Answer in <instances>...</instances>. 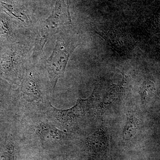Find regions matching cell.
<instances>
[{"label":"cell","instance_id":"cell-1","mask_svg":"<svg viewBox=\"0 0 160 160\" xmlns=\"http://www.w3.org/2000/svg\"><path fill=\"white\" fill-rule=\"evenodd\" d=\"M93 97L92 94L85 99H79L75 106L68 109H57L52 106L56 118L65 125H72L87 113L91 107Z\"/></svg>","mask_w":160,"mask_h":160},{"label":"cell","instance_id":"cell-2","mask_svg":"<svg viewBox=\"0 0 160 160\" xmlns=\"http://www.w3.org/2000/svg\"><path fill=\"white\" fill-rule=\"evenodd\" d=\"M70 52L69 49L57 42L53 52L47 61V67L53 85L63 74L68 62Z\"/></svg>","mask_w":160,"mask_h":160},{"label":"cell","instance_id":"cell-3","mask_svg":"<svg viewBox=\"0 0 160 160\" xmlns=\"http://www.w3.org/2000/svg\"><path fill=\"white\" fill-rule=\"evenodd\" d=\"M108 136L104 129L97 130L86 140L89 149L94 152H99L106 149L108 142Z\"/></svg>","mask_w":160,"mask_h":160},{"label":"cell","instance_id":"cell-4","mask_svg":"<svg viewBox=\"0 0 160 160\" xmlns=\"http://www.w3.org/2000/svg\"><path fill=\"white\" fill-rule=\"evenodd\" d=\"M139 127V120L134 112H129L127 115L126 125L122 132V138L125 141L132 139L136 134Z\"/></svg>","mask_w":160,"mask_h":160},{"label":"cell","instance_id":"cell-5","mask_svg":"<svg viewBox=\"0 0 160 160\" xmlns=\"http://www.w3.org/2000/svg\"><path fill=\"white\" fill-rule=\"evenodd\" d=\"M37 130L42 139L45 141L60 139L65 135L63 131L48 124H40Z\"/></svg>","mask_w":160,"mask_h":160},{"label":"cell","instance_id":"cell-6","mask_svg":"<svg viewBox=\"0 0 160 160\" xmlns=\"http://www.w3.org/2000/svg\"><path fill=\"white\" fill-rule=\"evenodd\" d=\"M153 89L152 85H146L143 86L140 91L141 101L143 105L147 104L150 101L152 94Z\"/></svg>","mask_w":160,"mask_h":160},{"label":"cell","instance_id":"cell-7","mask_svg":"<svg viewBox=\"0 0 160 160\" xmlns=\"http://www.w3.org/2000/svg\"><path fill=\"white\" fill-rule=\"evenodd\" d=\"M11 154H9V152H6L4 155L2 156L1 160H11Z\"/></svg>","mask_w":160,"mask_h":160}]
</instances>
